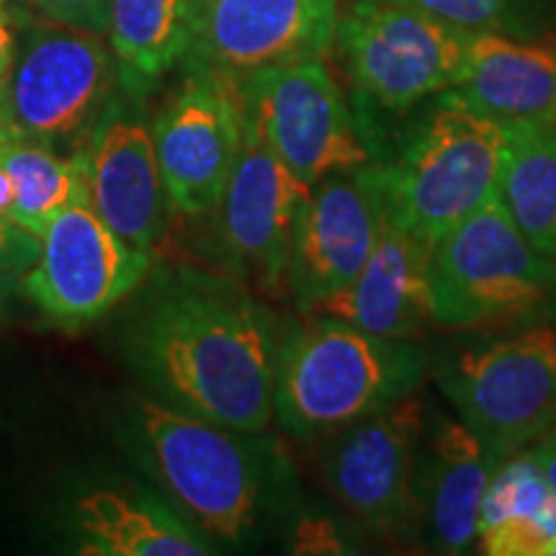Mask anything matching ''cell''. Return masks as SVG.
Segmentation results:
<instances>
[{"instance_id":"d4e9b609","label":"cell","mask_w":556,"mask_h":556,"mask_svg":"<svg viewBox=\"0 0 556 556\" xmlns=\"http://www.w3.org/2000/svg\"><path fill=\"white\" fill-rule=\"evenodd\" d=\"M467 34H505L533 39L544 24L541 0H402Z\"/></svg>"},{"instance_id":"cb8c5ba5","label":"cell","mask_w":556,"mask_h":556,"mask_svg":"<svg viewBox=\"0 0 556 556\" xmlns=\"http://www.w3.org/2000/svg\"><path fill=\"white\" fill-rule=\"evenodd\" d=\"M0 163L16 186L11 219L37 238L62 208L88 199L83 170L73 155L62 157L45 144L13 139L0 148Z\"/></svg>"},{"instance_id":"8992f818","label":"cell","mask_w":556,"mask_h":556,"mask_svg":"<svg viewBox=\"0 0 556 556\" xmlns=\"http://www.w3.org/2000/svg\"><path fill=\"white\" fill-rule=\"evenodd\" d=\"M119 93V70L103 34L21 18L18 52L0 111L13 135L78 152Z\"/></svg>"},{"instance_id":"277c9868","label":"cell","mask_w":556,"mask_h":556,"mask_svg":"<svg viewBox=\"0 0 556 556\" xmlns=\"http://www.w3.org/2000/svg\"><path fill=\"white\" fill-rule=\"evenodd\" d=\"M507 124L471 109L454 90L433 96L384 173L392 225L433 248L448 229L495 199Z\"/></svg>"},{"instance_id":"5b68a950","label":"cell","mask_w":556,"mask_h":556,"mask_svg":"<svg viewBox=\"0 0 556 556\" xmlns=\"http://www.w3.org/2000/svg\"><path fill=\"white\" fill-rule=\"evenodd\" d=\"M433 323L482 330L556 312V263L528 242L500 197L430 248Z\"/></svg>"},{"instance_id":"9c48e42d","label":"cell","mask_w":556,"mask_h":556,"mask_svg":"<svg viewBox=\"0 0 556 556\" xmlns=\"http://www.w3.org/2000/svg\"><path fill=\"white\" fill-rule=\"evenodd\" d=\"M471 34L402 0H353L336 45L358 93L384 111L420 106L458 86Z\"/></svg>"},{"instance_id":"5bb4252c","label":"cell","mask_w":556,"mask_h":556,"mask_svg":"<svg viewBox=\"0 0 556 556\" xmlns=\"http://www.w3.org/2000/svg\"><path fill=\"white\" fill-rule=\"evenodd\" d=\"M152 139L168 204L186 217L214 214L245 142L235 80L186 70L152 122Z\"/></svg>"},{"instance_id":"836d02e7","label":"cell","mask_w":556,"mask_h":556,"mask_svg":"<svg viewBox=\"0 0 556 556\" xmlns=\"http://www.w3.org/2000/svg\"><path fill=\"white\" fill-rule=\"evenodd\" d=\"M11 3H13V0H0V9L9 11V9H11Z\"/></svg>"},{"instance_id":"e0dca14e","label":"cell","mask_w":556,"mask_h":556,"mask_svg":"<svg viewBox=\"0 0 556 556\" xmlns=\"http://www.w3.org/2000/svg\"><path fill=\"white\" fill-rule=\"evenodd\" d=\"M503 456L458 417L433 413L426 422L415 477V518L435 554L477 548L479 513Z\"/></svg>"},{"instance_id":"d6a6232c","label":"cell","mask_w":556,"mask_h":556,"mask_svg":"<svg viewBox=\"0 0 556 556\" xmlns=\"http://www.w3.org/2000/svg\"><path fill=\"white\" fill-rule=\"evenodd\" d=\"M13 139H16V135H13L11 124H9V122H5L3 111H0V148H3V144H9V142H13Z\"/></svg>"},{"instance_id":"484cf974","label":"cell","mask_w":556,"mask_h":556,"mask_svg":"<svg viewBox=\"0 0 556 556\" xmlns=\"http://www.w3.org/2000/svg\"><path fill=\"white\" fill-rule=\"evenodd\" d=\"M29 3L41 18L106 37L111 0H29Z\"/></svg>"},{"instance_id":"6da1fadb","label":"cell","mask_w":556,"mask_h":556,"mask_svg":"<svg viewBox=\"0 0 556 556\" xmlns=\"http://www.w3.org/2000/svg\"><path fill=\"white\" fill-rule=\"evenodd\" d=\"M281 325L222 278L180 274L150 299L129 336L157 397L219 426L263 433L274 420Z\"/></svg>"},{"instance_id":"f1b7e54d","label":"cell","mask_w":556,"mask_h":556,"mask_svg":"<svg viewBox=\"0 0 556 556\" xmlns=\"http://www.w3.org/2000/svg\"><path fill=\"white\" fill-rule=\"evenodd\" d=\"M24 18V16H21ZM18 34H21V21L13 16L11 11L0 9V101H3L5 86H9L13 62H16L18 52Z\"/></svg>"},{"instance_id":"7c38bea8","label":"cell","mask_w":556,"mask_h":556,"mask_svg":"<svg viewBox=\"0 0 556 556\" xmlns=\"http://www.w3.org/2000/svg\"><path fill=\"white\" fill-rule=\"evenodd\" d=\"M338 18V0H189L180 67L238 83L266 67L323 60Z\"/></svg>"},{"instance_id":"9a60e30c","label":"cell","mask_w":556,"mask_h":556,"mask_svg":"<svg viewBox=\"0 0 556 556\" xmlns=\"http://www.w3.org/2000/svg\"><path fill=\"white\" fill-rule=\"evenodd\" d=\"M142 103L127 96H114L106 114L75 152L86 197L93 212L131 245L152 250L165 227V193L163 176L155 152L152 127L135 114Z\"/></svg>"},{"instance_id":"7402d4cb","label":"cell","mask_w":556,"mask_h":556,"mask_svg":"<svg viewBox=\"0 0 556 556\" xmlns=\"http://www.w3.org/2000/svg\"><path fill=\"white\" fill-rule=\"evenodd\" d=\"M189 39V0H111L106 41L119 88L142 103L160 80L180 67Z\"/></svg>"},{"instance_id":"d6986e66","label":"cell","mask_w":556,"mask_h":556,"mask_svg":"<svg viewBox=\"0 0 556 556\" xmlns=\"http://www.w3.org/2000/svg\"><path fill=\"white\" fill-rule=\"evenodd\" d=\"M505 124H556V41L471 34L467 67L451 88Z\"/></svg>"},{"instance_id":"8fae6325","label":"cell","mask_w":556,"mask_h":556,"mask_svg":"<svg viewBox=\"0 0 556 556\" xmlns=\"http://www.w3.org/2000/svg\"><path fill=\"white\" fill-rule=\"evenodd\" d=\"M426 422V405L415 392L325 435L319 477L330 497L374 531H405L417 513L415 477Z\"/></svg>"},{"instance_id":"3957f363","label":"cell","mask_w":556,"mask_h":556,"mask_svg":"<svg viewBox=\"0 0 556 556\" xmlns=\"http://www.w3.org/2000/svg\"><path fill=\"white\" fill-rule=\"evenodd\" d=\"M137 430L152 471L199 533L222 544L255 536L274 484V451L266 438L163 400L139 402Z\"/></svg>"},{"instance_id":"4fadbf2b","label":"cell","mask_w":556,"mask_h":556,"mask_svg":"<svg viewBox=\"0 0 556 556\" xmlns=\"http://www.w3.org/2000/svg\"><path fill=\"white\" fill-rule=\"evenodd\" d=\"M384 219V173L377 163L312 186L299 208L287 266V287L304 315L361 274Z\"/></svg>"},{"instance_id":"ac0fdd59","label":"cell","mask_w":556,"mask_h":556,"mask_svg":"<svg viewBox=\"0 0 556 556\" xmlns=\"http://www.w3.org/2000/svg\"><path fill=\"white\" fill-rule=\"evenodd\" d=\"M309 317H330L371 336L415 340L433 323L430 245L384 219L366 266Z\"/></svg>"},{"instance_id":"7a4b0ae2","label":"cell","mask_w":556,"mask_h":556,"mask_svg":"<svg viewBox=\"0 0 556 556\" xmlns=\"http://www.w3.org/2000/svg\"><path fill=\"white\" fill-rule=\"evenodd\" d=\"M428 353L415 340L364 332L330 317L283 332L274 384V420L296 441H323L415 394Z\"/></svg>"},{"instance_id":"ba28073f","label":"cell","mask_w":556,"mask_h":556,"mask_svg":"<svg viewBox=\"0 0 556 556\" xmlns=\"http://www.w3.org/2000/svg\"><path fill=\"white\" fill-rule=\"evenodd\" d=\"M235 88L245 139L307 186L371 163L364 131L319 58L258 70Z\"/></svg>"},{"instance_id":"52a82bcc","label":"cell","mask_w":556,"mask_h":556,"mask_svg":"<svg viewBox=\"0 0 556 556\" xmlns=\"http://www.w3.org/2000/svg\"><path fill=\"white\" fill-rule=\"evenodd\" d=\"M438 387L482 441L507 458L556 422V328H528L451 353Z\"/></svg>"},{"instance_id":"f546056e","label":"cell","mask_w":556,"mask_h":556,"mask_svg":"<svg viewBox=\"0 0 556 556\" xmlns=\"http://www.w3.org/2000/svg\"><path fill=\"white\" fill-rule=\"evenodd\" d=\"M536 451H539V458H541V467H544L546 482L556 495V422L552 428H548V433L541 438Z\"/></svg>"},{"instance_id":"1f68e13d","label":"cell","mask_w":556,"mask_h":556,"mask_svg":"<svg viewBox=\"0 0 556 556\" xmlns=\"http://www.w3.org/2000/svg\"><path fill=\"white\" fill-rule=\"evenodd\" d=\"M18 283H21V276L9 274V270H0V319L5 317V312H9L13 296H16L21 291Z\"/></svg>"},{"instance_id":"4dcf8cb0","label":"cell","mask_w":556,"mask_h":556,"mask_svg":"<svg viewBox=\"0 0 556 556\" xmlns=\"http://www.w3.org/2000/svg\"><path fill=\"white\" fill-rule=\"evenodd\" d=\"M13 204H16V186H13L11 173L3 168V163H0V217L11 219Z\"/></svg>"},{"instance_id":"44dd1931","label":"cell","mask_w":556,"mask_h":556,"mask_svg":"<svg viewBox=\"0 0 556 556\" xmlns=\"http://www.w3.org/2000/svg\"><path fill=\"white\" fill-rule=\"evenodd\" d=\"M80 552L93 556H201L212 554L197 528L168 507L116 490L88 492L75 503Z\"/></svg>"},{"instance_id":"603a6c76","label":"cell","mask_w":556,"mask_h":556,"mask_svg":"<svg viewBox=\"0 0 556 556\" xmlns=\"http://www.w3.org/2000/svg\"><path fill=\"white\" fill-rule=\"evenodd\" d=\"M497 197L528 242L556 263V124H507Z\"/></svg>"},{"instance_id":"ffe728a7","label":"cell","mask_w":556,"mask_h":556,"mask_svg":"<svg viewBox=\"0 0 556 556\" xmlns=\"http://www.w3.org/2000/svg\"><path fill=\"white\" fill-rule=\"evenodd\" d=\"M477 552L486 556H556V495L536 446L503 458L479 513Z\"/></svg>"},{"instance_id":"4316f807","label":"cell","mask_w":556,"mask_h":556,"mask_svg":"<svg viewBox=\"0 0 556 556\" xmlns=\"http://www.w3.org/2000/svg\"><path fill=\"white\" fill-rule=\"evenodd\" d=\"M39 258V238L9 217H0V270L24 276Z\"/></svg>"},{"instance_id":"2e32d148","label":"cell","mask_w":556,"mask_h":556,"mask_svg":"<svg viewBox=\"0 0 556 556\" xmlns=\"http://www.w3.org/2000/svg\"><path fill=\"white\" fill-rule=\"evenodd\" d=\"M309 191L274 152L242 142L214 214L229 261L258 278L263 289L287 283L291 238Z\"/></svg>"},{"instance_id":"30bf717a","label":"cell","mask_w":556,"mask_h":556,"mask_svg":"<svg viewBox=\"0 0 556 556\" xmlns=\"http://www.w3.org/2000/svg\"><path fill=\"white\" fill-rule=\"evenodd\" d=\"M150 268L152 250L119 238L83 199L39 235V258L18 289L54 323L80 328L127 299Z\"/></svg>"},{"instance_id":"83f0119b","label":"cell","mask_w":556,"mask_h":556,"mask_svg":"<svg viewBox=\"0 0 556 556\" xmlns=\"http://www.w3.org/2000/svg\"><path fill=\"white\" fill-rule=\"evenodd\" d=\"M291 552L294 554H345L348 541L340 536L338 526L328 518H304L294 528L291 539Z\"/></svg>"}]
</instances>
